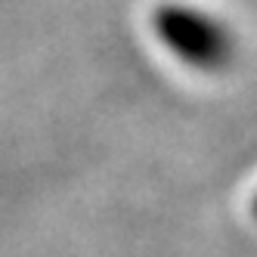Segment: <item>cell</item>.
<instances>
[{
    "label": "cell",
    "instance_id": "1",
    "mask_svg": "<svg viewBox=\"0 0 257 257\" xmlns=\"http://www.w3.org/2000/svg\"><path fill=\"white\" fill-rule=\"evenodd\" d=\"M161 47L195 71H220L232 59V31L217 16L189 4H161L152 16Z\"/></svg>",
    "mask_w": 257,
    "mask_h": 257
},
{
    "label": "cell",
    "instance_id": "2",
    "mask_svg": "<svg viewBox=\"0 0 257 257\" xmlns=\"http://www.w3.org/2000/svg\"><path fill=\"white\" fill-rule=\"evenodd\" d=\"M254 214H257V198H254Z\"/></svg>",
    "mask_w": 257,
    "mask_h": 257
}]
</instances>
